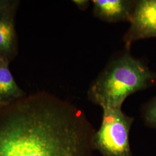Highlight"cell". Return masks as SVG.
<instances>
[{"instance_id":"1","label":"cell","mask_w":156,"mask_h":156,"mask_svg":"<svg viewBox=\"0 0 156 156\" xmlns=\"http://www.w3.org/2000/svg\"><path fill=\"white\" fill-rule=\"evenodd\" d=\"M81 109L45 91L0 108V156H93Z\"/></svg>"},{"instance_id":"2","label":"cell","mask_w":156,"mask_h":156,"mask_svg":"<svg viewBox=\"0 0 156 156\" xmlns=\"http://www.w3.org/2000/svg\"><path fill=\"white\" fill-rule=\"evenodd\" d=\"M156 86V73L124 53L110 62L91 84L88 97L102 109H120L129 95Z\"/></svg>"},{"instance_id":"3","label":"cell","mask_w":156,"mask_h":156,"mask_svg":"<svg viewBox=\"0 0 156 156\" xmlns=\"http://www.w3.org/2000/svg\"><path fill=\"white\" fill-rule=\"evenodd\" d=\"M102 110L100 128L92 139L94 151L102 156H132L129 135L134 117L126 115L122 108Z\"/></svg>"},{"instance_id":"4","label":"cell","mask_w":156,"mask_h":156,"mask_svg":"<svg viewBox=\"0 0 156 156\" xmlns=\"http://www.w3.org/2000/svg\"><path fill=\"white\" fill-rule=\"evenodd\" d=\"M20 1L0 0V60L11 63L19 54L16 17Z\"/></svg>"},{"instance_id":"5","label":"cell","mask_w":156,"mask_h":156,"mask_svg":"<svg viewBox=\"0 0 156 156\" xmlns=\"http://www.w3.org/2000/svg\"><path fill=\"white\" fill-rule=\"evenodd\" d=\"M129 23L123 38L127 49L137 40L156 37V0L136 1Z\"/></svg>"},{"instance_id":"6","label":"cell","mask_w":156,"mask_h":156,"mask_svg":"<svg viewBox=\"0 0 156 156\" xmlns=\"http://www.w3.org/2000/svg\"><path fill=\"white\" fill-rule=\"evenodd\" d=\"M136 1L131 0H94L95 16L106 22L130 23L134 13Z\"/></svg>"},{"instance_id":"7","label":"cell","mask_w":156,"mask_h":156,"mask_svg":"<svg viewBox=\"0 0 156 156\" xmlns=\"http://www.w3.org/2000/svg\"><path fill=\"white\" fill-rule=\"evenodd\" d=\"M9 66V63L0 60V108L11 104L27 95L17 84Z\"/></svg>"},{"instance_id":"8","label":"cell","mask_w":156,"mask_h":156,"mask_svg":"<svg viewBox=\"0 0 156 156\" xmlns=\"http://www.w3.org/2000/svg\"><path fill=\"white\" fill-rule=\"evenodd\" d=\"M142 115L145 123L156 128V96L145 105Z\"/></svg>"},{"instance_id":"9","label":"cell","mask_w":156,"mask_h":156,"mask_svg":"<svg viewBox=\"0 0 156 156\" xmlns=\"http://www.w3.org/2000/svg\"><path fill=\"white\" fill-rule=\"evenodd\" d=\"M73 2L77 5L79 8L82 10L86 9L89 5V1L86 0H75L73 1Z\"/></svg>"}]
</instances>
